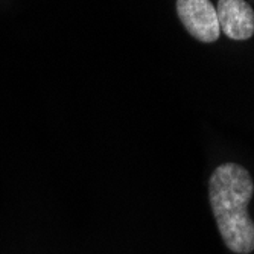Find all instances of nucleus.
Segmentation results:
<instances>
[{
	"instance_id": "obj_1",
	"label": "nucleus",
	"mask_w": 254,
	"mask_h": 254,
	"mask_svg": "<svg viewBox=\"0 0 254 254\" xmlns=\"http://www.w3.org/2000/svg\"><path fill=\"white\" fill-rule=\"evenodd\" d=\"M253 195V178L242 165L224 163L210 175L209 198L218 232L225 247L236 254L254 250V221L248 215Z\"/></svg>"
},
{
	"instance_id": "obj_2",
	"label": "nucleus",
	"mask_w": 254,
	"mask_h": 254,
	"mask_svg": "<svg viewBox=\"0 0 254 254\" xmlns=\"http://www.w3.org/2000/svg\"><path fill=\"white\" fill-rule=\"evenodd\" d=\"M175 6L181 25L195 40L201 43L219 40L221 28L216 6L210 0H177Z\"/></svg>"
},
{
	"instance_id": "obj_3",
	"label": "nucleus",
	"mask_w": 254,
	"mask_h": 254,
	"mask_svg": "<svg viewBox=\"0 0 254 254\" xmlns=\"http://www.w3.org/2000/svg\"><path fill=\"white\" fill-rule=\"evenodd\" d=\"M216 14L221 32L230 40L245 41L254 35V11L245 0H219Z\"/></svg>"
}]
</instances>
